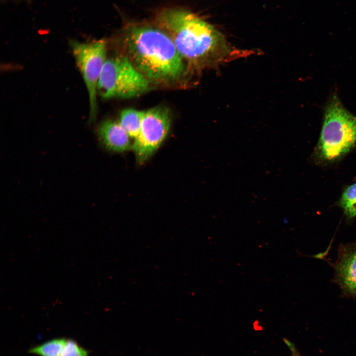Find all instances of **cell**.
<instances>
[{
  "label": "cell",
  "instance_id": "obj_1",
  "mask_svg": "<svg viewBox=\"0 0 356 356\" xmlns=\"http://www.w3.org/2000/svg\"><path fill=\"white\" fill-rule=\"evenodd\" d=\"M155 23L170 37L184 61L196 68L216 66L233 52L221 33L188 10L163 9Z\"/></svg>",
  "mask_w": 356,
  "mask_h": 356
},
{
  "label": "cell",
  "instance_id": "obj_2",
  "mask_svg": "<svg viewBox=\"0 0 356 356\" xmlns=\"http://www.w3.org/2000/svg\"><path fill=\"white\" fill-rule=\"evenodd\" d=\"M121 40L126 55L151 83H173L183 77L185 62L170 37L157 26L129 25Z\"/></svg>",
  "mask_w": 356,
  "mask_h": 356
},
{
  "label": "cell",
  "instance_id": "obj_3",
  "mask_svg": "<svg viewBox=\"0 0 356 356\" xmlns=\"http://www.w3.org/2000/svg\"><path fill=\"white\" fill-rule=\"evenodd\" d=\"M356 144V116L343 105L337 94L326 103L318 143V152L325 160L336 159Z\"/></svg>",
  "mask_w": 356,
  "mask_h": 356
},
{
  "label": "cell",
  "instance_id": "obj_4",
  "mask_svg": "<svg viewBox=\"0 0 356 356\" xmlns=\"http://www.w3.org/2000/svg\"><path fill=\"white\" fill-rule=\"evenodd\" d=\"M150 83L126 55L106 59L100 74L97 92L103 99L130 98L147 90Z\"/></svg>",
  "mask_w": 356,
  "mask_h": 356
},
{
  "label": "cell",
  "instance_id": "obj_5",
  "mask_svg": "<svg viewBox=\"0 0 356 356\" xmlns=\"http://www.w3.org/2000/svg\"><path fill=\"white\" fill-rule=\"evenodd\" d=\"M72 53L83 76L89 95L90 122L94 121L97 112V85L106 59V42L104 40L89 42L72 41Z\"/></svg>",
  "mask_w": 356,
  "mask_h": 356
},
{
  "label": "cell",
  "instance_id": "obj_6",
  "mask_svg": "<svg viewBox=\"0 0 356 356\" xmlns=\"http://www.w3.org/2000/svg\"><path fill=\"white\" fill-rule=\"evenodd\" d=\"M171 120L170 111L165 107L144 111L139 134L132 148L138 163L144 162L159 147L168 135Z\"/></svg>",
  "mask_w": 356,
  "mask_h": 356
},
{
  "label": "cell",
  "instance_id": "obj_7",
  "mask_svg": "<svg viewBox=\"0 0 356 356\" xmlns=\"http://www.w3.org/2000/svg\"><path fill=\"white\" fill-rule=\"evenodd\" d=\"M335 281L345 293L356 294V243L342 246L335 265Z\"/></svg>",
  "mask_w": 356,
  "mask_h": 356
},
{
  "label": "cell",
  "instance_id": "obj_8",
  "mask_svg": "<svg viewBox=\"0 0 356 356\" xmlns=\"http://www.w3.org/2000/svg\"><path fill=\"white\" fill-rule=\"evenodd\" d=\"M98 134L103 144L111 151L122 152L132 148L130 137L119 122L104 121L99 127Z\"/></svg>",
  "mask_w": 356,
  "mask_h": 356
},
{
  "label": "cell",
  "instance_id": "obj_9",
  "mask_svg": "<svg viewBox=\"0 0 356 356\" xmlns=\"http://www.w3.org/2000/svg\"><path fill=\"white\" fill-rule=\"evenodd\" d=\"M144 111L134 108L123 110L118 121L131 138L135 140L139 133Z\"/></svg>",
  "mask_w": 356,
  "mask_h": 356
},
{
  "label": "cell",
  "instance_id": "obj_10",
  "mask_svg": "<svg viewBox=\"0 0 356 356\" xmlns=\"http://www.w3.org/2000/svg\"><path fill=\"white\" fill-rule=\"evenodd\" d=\"M64 338H55L32 348L29 352L40 356H60L65 343Z\"/></svg>",
  "mask_w": 356,
  "mask_h": 356
},
{
  "label": "cell",
  "instance_id": "obj_11",
  "mask_svg": "<svg viewBox=\"0 0 356 356\" xmlns=\"http://www.w3.org/2000/svg\"><path fill=\"white\" fill-rule=\"evenodd\" d=\"M340 204L349 218L356 216V183L346 189L342 196Z\"/></svg>",
  "mask_w": 356,
  "mask_h": 356
},
{
  "label": "cell",
  "instance_id": "obj_12",
  "mask_svg": "<svg viewBox=\"0 0 356 356\" xmlns=\"http://www.w3.org/2000/svg\"><path fill=\"white\" fill-rule=\"evenodd\" d=\"M89 352L75 340L66 339L60 356H88Z\"/></svg>",
  "mask_w": 356,
  "mask_h": 356
},
{
  "label": "cell",
  "instance_id": "obj_13",
  "mask_svg": "<svg viewBox=\"0 0 356 356\" xmlns=\"http://www.w3.org/2000/svg\"><path fill=\"white\" fill-rule=\"evenodd\" d=\"M285 342H286L288 347L290 348L293 356H300V355L296 350V347L292 343L286 340H285Z\"/></svg>",
  "mask_w": 356,
  "mask_h": 356
}]
</instances>
